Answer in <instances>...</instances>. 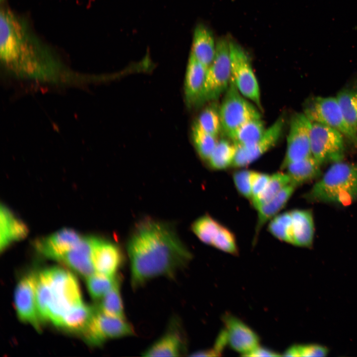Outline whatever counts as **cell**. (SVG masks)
<instances>
[{"mask_svg":"<svg viewBox=\"0 0 357 357\" xmlns=\"http://www.w3.org/2000/svg\"><path fill=\"white\" fill-rule=\"evenodd\" d=\"M192 139L198 156L207 163L218 141L217 136L208 133L193 124Z\"/></svg>","mask_w":357,"mask_h":357,"instance_id":"d6a6232c","label":"cell"},{"mask_svg":"<svg viewBox=\"0 0 357 357\" xmlns=\"http://www.w3.org/2000/svg\"><path fill=\"white\" fill-rule=\"evenodd\" d=\"M266 130L261 119H254L241 125L228 137L237 147H246L258 141Z\"/></svg>","mask_w":357,"mask_h":357,"instance_id":"484cf974","label":"cell"},{"mask_svg":"<svg viewBox=\"0 0 357 357\" xmlns=\"http://www.w3.org/2000/svg\"><path fill=\"white\" fill-rule=\"evenodd\" d=\"M297 186L291 183L285 187L273 198L261 205L257 211V221L254 229L253 243L256 241L261 229L269 221L275 217L284 208Z\"/></svg>","mask_w":357,"mask_h":357,"instance_id":"44dd1931","label":"cell"},{"mask_svg":"<svg viewBox=\"0 0 357 357\" xmlns=\"http://www.w3.org/2000/svg\"><path fill=\"white\" fill-rule=\"evenodd\" d=\"M286 123L285 117L280 116L266 130L262 137L253 145L237 147L232 167L242 168L250 165L274 147L283 134Z\"/></svg>","mask_w":357,"mask_h":357,"instance_id":"4fadbf2b","label":"cell"},{"mask_svg":"<svg viewBox=\"0 0 357 357\" xmlns=\"http://www.w3.org/2000/svg\"><path fill=\"white\" fill-rule=\"evenodd\" d=\"M303 111L311 122L321 123L337 130L357 147V133L346 120L336 97H310L303 103Z\"/></svg>","mask_w":357,"mask_h":357,"instance_id":"5b68a950","label":"cell"},{"mask_svg":"<svg viewBox=\"0 0 357 357\" xmlns=\"http://www.w3.org/2000/svg\"><path fill=\"white\" fill-rule=\"evenodd\" d=\"M95 309V306H89L83 303L66 313L57 327L80 335L90 323Z\"/></svg>","mask_w":357,"mask_h":357,"instance_id":"d4e9b609","label":"cell"},{"mask_svg":"<svg viewBox=\"0 0 357 357\" xmlns=\"http://www.w3.org/2000/svg\"><path fill=\"white\" fill-rule=\"evenodd\" d=\"M270 176L266 173L254 172L252 183L251 201L256 198L264 190L269 180Z\"/></svg>","mask_w":357,"mask_h":357,"instance_id":"f35d334b","label":"cell"},{"mask_svg":"<svg viewBox=\"0 0 357 357\" xmlns=\"http://www.w3.org/2000/svg\"><path fill=\"white\" fill-rule=\"evenodd\" d=\"M194 124L203 131L218 137L222 130L219 108L215 103L210 104L201 112Z\"/></svg>","mask_w":357,"mask_h":357,"instance_id":"f546056e","label":"cell"},{"mask_svg":"<svg viewBox=\"0 0 357 357\" xmlns=\"http://www.w3.org/2000/svg\"><path fill=\"white\" fill-rule=\"evenodd\" d=\"M268 230L280 240L292 244L293 221L290 211L278 214L272 219Z\"/></svg>","mask_w":357,"mask_h":357,"instance_id":"4dcf8cb0","label":"cell"},{"mask_svg":"<svg viewBox=\"0 0 357 357\" xmlns=\"http://www.w3.org/2000/svg\"><path fill=\"white\" fill-rule=\"evenodd\" d=\"M328 349L318 344L296 345L285 351L286 357H325L328 354Z\"/></svg>","mask_w":357,"mask_h":357,"instance_id":"8d00e7d4","label":"cell"},{"mask_svg":"<svg viewBox=\"0 0 357 357\" xmlns=\"http://www.w3.org/2000/svg\"><path fill=\"white\" fill-rule=\"evenodd\" d=\"M175 322L166 333L143 352L144 357H179L186 351V342Z\"/></svg>","mask_w":357,"mask_h":357,"instance_id":"d6986e66","label":"cell"},{"mask_svg":"<svg viewBox=\"0 0 357 357\" xmlns=\"http://www.w3.org/2000/svg\"><path fill=\"white\" fill-rule=\"evenodd\" d=\"M344 137L333 128L311 122L310 146L312 156L321 165L342 161L345 156Z\"/></svg>","mask_w":357,"mask_h":357,"instance_id":"9c48e42d","label":"cell"},{"mask_svg":"<svg viewBox=\"0 0 357 357\" xmlns=\"http://www.w3.org/2000/svg\"><path fill=\"white\" fill-rule=\"evenodd\" d=\"M321 166L311 155L289 164L285 170L291 182L298 187L318 178L321 175Z\"/></svg>","mask_w":357,"mask_h":357,"instance_id":"cb8c5ba5","label":"cell"},{"mask_svg":"<svg viewBox=\"0 0 357 357\" xmlns=\"http://www.w3.org/2000/svg\"><path fill=\"white\" fill-rule=\"evenodd\" d=\"M281 355L270 349L261 347L260 345L249 353L246 357H277Z\"/></svg>","mask_w":357,"mask_h":357,"instance_id":"ab89813d","label":"cell"},{"mask_svg":"<svg viewBox=\"0 0 357 357\" xmlns=\"http://www.w3.org/2000/svg\"><path fill=\"white\" fill-rule=\"evenodd\" d=\"M36 272L20 279L14 292V303L17 315L21 321L32 325L37 331L44 324L39 314L35 294Z\"/></svg>","mask_w":357,"mask_h":357,"instance_id":"7c38bea8","label":"cell"},{"mask_svg":"<svg viewBox=\"0 0 357 357\" xmlns=\"http://www.w3.org/2000/svg\"><path fill=\"white\" fill-rule=\"evenodd\" d=\"M244 97L231 77L219 107L222 130L227 136L244 123L261 119L259 109Z\"/></svg>","mask_w":357,"mask_h":357,"instance_id":"52a82bcc","label":"cell"},{"mask_svg":"<svg viewBox=\"0 0 357 357\" xmlns=\"http://www.w3.org/2000/svg\"><path fill=\"white\" fill-rule=\"evenodd\" d=\"M1 0V1H2V0Z\"/></svg>","mask_w":357,"mask_h":357,"instance_id":"60d3db41","label":"cell"},{"mask_svg":"<svg viewBox=\"0 0 357 357\" xmlns=\"http://www.w3.org/2000/svg\"><path fill=\"white\" fill-rule=\"evenodd\" d=\"M254 171L244 169L235 171L232 175L235 186L244 198L251 199L252 183Z\"/></svg>","mask_w":357,"mask_h":357,"instance_id":"74e56055","label":"cell"},{"mask_svg":"<svg viewBox=\"0 0 357 357\" xmlns=\"http://www.w3.org/2000/svg\"><path fill=\"white\" fill-rule=\"evenodd\" d=\"M290 212L293 221L292 244L309 247L312 245L314 233L312 212L302 209L293 210Z\"/></svg>","mask_w":357,"mask_h":357,"instance_id":"603a6c76","label":"cell"},{"mask_svg":"<svg viewBox=\"0 0 357 357\" xmlns=\"http://www.w3.org/2000/svg\"><path fill=\"white\" fill-rule=\"evenodd\" d=\"M93 236L82 237L57 260L87 278L96 273L92 261Z\"/></svg>","mask_w":357,"mask_h":357,"instance_id":"e0dca14e","label":"cell"},{"mask_svg":"<svg viewBox=\"0 0 357 357\" xmlns=\"http://www.w3.org/2000/svg\"><path fill=\"white\" fill-rule=\"evenodd\" d=\"M311 122L303 113H296L290 119L287 148L280 166L285 170L290 164L311 156L310 129Z\"/></svg>","mask_w":357,"mask_h":357,"instance_id":"8fae6325","label":"cell"},{"mask_svg":"<svg viewBox=\"0 0 357 357\" xmlns=\"http://www.w3.org/2000/svg\"><path fill=\"white\" fill-rule=\"evenodd\" d=\"M134 330L125 318L112 316L96 306L94 315L84 331L83 340L92 346H100L107 340L133 335Z\"/></svg>","mask_w":357,"mask_h":357,"instance_id":"30bf717a","label":"cell"},{"mask_svg":"<svg viewBox=\"0 0 357 357\" xmlns=\"http://www.w3.org/2000/svg\"><path fill=\"white\" fill-rule=\"evenodd\" d=\"M216 46L211 30L203 24H197L194 31L191 53L208 68L214 60Z\"/></svg>","mask_w":357,"mask_h":357,"instance_id":"7402d4cb","label":"cell"},{"mask_svg":"<svg viewBox=\"0 0 357 357\" xmlns=\"http://www.w3.org/2000/svg\"><path fill=\"white\" fill-rule=\"evenodd\" d=\"M227 345L235 351L246 356L259 346L258 335L248 325L231 313L222 317Z\"/></svg>","mask_w":357,"mask_h":357,"instance_id":"5bb4252c","label":"cell"},{"mask_svg":"<svg viewBox=\"0 0 357 357\" xmlns=\"http://www.w3.org/2000/svg\"><path fill=\"white\" fill-rule=\"evenodd\" d=\"M336 98L347 122L357 133V80L343 87Z\"/></svg>","mask_w":357,"mask_h":357,"instance_id":"4316f807","label":"cell"},{"mask_svg":"<svg viewBox=\"0 0 357 357\" xmlns=\"http://www.w3.org/2000/svg\"><path fill=\"white\" fill-rule=\"evenodd\" d=\"M92 261L96 273L115 276L122 261V253L114 242L93 237Z\"/></svg>","mask_w":357,"mask_h":357,"instance_id":"2e32d148","label":"cell"},{"mask_svg":"<svg viewBox=\"0 0 357 357\" xmlns=\"http://www.w3.org/2000/svg\"><path fill=\"white\" fill-rule=\"evenodd\" d=\"M82 238L75 230L64 228L50 235L37 239L34 246L40 254L57 261L63 253L74 247Z\"/></svg>","mask_w":357,"mask_h":357,"instance_id":"9a60e30c","label":"cell"},{"mask_svg":"<svg viewBox=\"0 0 357 357\" xmlns=\"http://www.w3.org/2000/svg\"><path fill=\"white\" fill-rule=\"evenodd\" d=\"M291 183L290 178L286 172H279L271 175L264 190L256 198L251 201L252 206L257 210L273 198Z\"/></svg>","mask_w":357,"mask_h":357,"instance_id":"f1b7e54d","label":"cell"},{"mask_svg":"<svg viewBox=\"0 0 357 357\" xmlns=\"http://www.w3.org/2000/svg\"><path fill=\"white\" fill-rule=\"evenodd\" d=\"M41 271L51 293L48 321L57 326L66 313L83 303L79 284L73 274L59 267Z\"/></svg>","mask_w":357,"mask_h":357,"instance_id":"277c9868","label":"cell"},{"mask_svg":"<svg viewBox=\"0 0 357 357\" xmlns=\"http://www.w3.org/2000/svg\"><path fill=\"white\" fill-rule=\"evenodd\" d=\"M229 41L231 78L241 94L262 111L259 86L249 57L239 44Z\"/></svg>","mask_w":357,"mask_h":357,"instance_id":"ba28073f","label":"cell"},{"mask_svg":"<svg viewBox=\"0 0 357 357\" xmlns=\"http://www.w3.org/2000/svg\"><path fill=\"white\" fill-rule=\"evenodd\" d=\"M231 77L230 41L223 37L216 42L215 57L207 70L198 106L219 99L227 89Z\"/></svg>","mask_w":357,"mask_h":357,"instance_id":"8992f818","label":"cell"},{"mask_svg":"<svg viewBox=\"0 0 357 357\" xmlns=\"http://www.w3.org/2000/svg\"><path fill=\"white\" fill-rule=\"evenodd\" d=\"M86 279L88 292L95 300L100 299L120 280L116 275L109 276L97 273Z\"/></svg>","mask_w":357,"mask_h":357,"instance_id":"e575fe53","label":"cell"},{"mask_svg":"<svg viewBox=\"0 0 357 357\" xmlns=\"http://www.w3.org/2000/svg\"><path fill=\"white\" fill-rule=\"evenodd\" d=\"M221 225L210 215L205 214L195 220L191 229L202 242L211 245Z\"/></svg>","mask_w":357,"mask_h":357,"instance_id":"1f68e13d","label":"cell"},{"mask_svg":"<svg viewBox=\"0 0 357 357\" xmlns=\"http://www.w3.org/2000/svg\"><path fill=\"white\" fill-rule=\"evenodd\" d=\"M237 152V146L230 139H221L217 143L206 163L212 170L220 171L232 167Z\"/></svg>","mask_w":357,"mask_h":357,"instance_id":"83f0119b","label":"cell"},{"mask_svg":"<svg viewBox=\"0 0 357 357\" xmlns=\"http://www.w3.org/2000/svg\"><path fill=\"white\" fill-rule=\"evenodd\" d=\"M211 246L229 254H238V246L235 235L222 225H221Z\"/></svg>","mask_w":357,"mask_h":357,"instance_id":"d590c367","label":"cell"},{"mask_svg":"<svg viewBox=\"0 0 357 357\" xmlns=\"http://www.w3.org/2000/svg\"><path fill=\"white\" fill-rule=\"evenodd\" d=\"M28 230L21 221L4 205L0 210V250L3 251L12 243L25 238Z\"/></svg>","mask_w":357,"mask_h":357,"instance_id":"ffe728a7","label":"cell"},{"mask_svg":"<svg viewBox=\"0 0 357 357\" xmlns=\"http://www.w3.org/2000/svg\"><path fill=\"white\" fill-rule=\"evenodd\" d=\"M0 60L16 79L49 84L60 76L64 62L35 34L27 20L8 8L0 10Z\"/></svg>","mask_w":357,"mask_h":357,"instance_id":"6da1fadb","label":"cell"},{"mask_svg":"<svg viewBox=\"0 0 357 357\" xmlns=\"http://www.w3.org/2000/svg\"><path fill=\"white\" fill-rule=\"evenodd\" d=\"M126 247L134 289L155 278H174L192 258L170 224L152 218L136 224Z\"/></svg>","mask_w":357,"mask_h":357,"instance_id":"7a4b0ae2","label":"cell"},{"mask_svg":"<svg viewBox=\"0 0 357 357\" xmlns=\"http://www.w3.org/2000/svg\"><path fill=\"white\" fill-rule=\"evenodd\" d=\"M97 306L101 311L107 314L125 318L120 292V280L100 299V301Z\"/></svg>","mask_w":357,"mask_h":357,"instance_id":"836d02e7","label":"cell"},{"mask_svg":"<svg viewBox=\"0 0 357 357\" xmlns=\"http://www.w3.org/2000/svg\"><path fill=\"white\" fill-rule=\"evenodd\" d=\"M310 202L346 206L357 201V163L336 162L304 194Z\"/></svg>","mask_w":357,"mask_h":357,"instance_id":"3957f363","label":"cell"},{"mask_svg":"<svg viewBox=\"0 0 357 357\" xmlns=\"http://www.w3.org/2000/svg\"><path fill=\"white\" fill-rule=\"evenodd\" d=\"M207 69L190 53L184 83L185 101L189 108L198 106Z\"/></svg>","mask_w":357,"mask_h":357,"instance_id":"ac0fdd59","label":"cell"}]
</instances>
